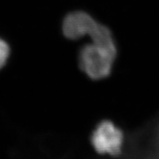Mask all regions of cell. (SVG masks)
<instances>
[{
    "label": "cell",
    "instance_id": "obj_1",
    "mask_svg": "<svg viewBox=\"0 0 159 159\" xmlns=\"http://www.w3.org/2000/svg\"><path fill=\"white\" fill-rule=\"evenodd\" d=\"M116 55L117 48L92 43L81 48L79 53V63L81 69L88 77L99 80L110 75Z\"/></svg>",
    "mask_w": 159,
    "mask_h": 159
},
{
    "label": "cell",
    "instance_id": "obj_2",
    "mask_svg": "<svg viewBox=\"0 0 159 159\" xmlns=\"http://www.w3.org/2000/svg\"><path fill=\"white\" fill-rule=\"evenodd\" d=\"M91 143L99 154L118 156L122 150L123 133L111 121L103 120L93 130Z\"/></svg>",
    "mask_w": 159,
    "mask_h": 159
},
{
    "label": "cell",
    "instance_id": "obj_3",
    "mask_svg": "<svg viewBox=\"0 0 159 159\" xmlns=\"http://www.w3.org/2000/svg\"><path fill=\"white\" fill-rule=\"evenodd\" d=\"M89 14L74 11L65 17L62 22V32L67 38L78 40L85 36H93L99 25Z\"/></svg>",
    "mask_w": 159,
    "mask_h": 159
},
{
    "label": "cell",
    "instance_id": "obj_4",
    "mask_svg": "<svg viewBox=\"0 0 159 159\" xmlns=\"http://www.w3.org/2000/svg\"><path fill=\"white\" fill-rule=\"evenodd\" d=\"M10 56V47L9 44L0 38V70L6 65Z\"/></svg>",
    "mask_w": 159,
    "mask_h": 159
}]
</instances>
